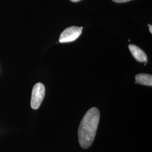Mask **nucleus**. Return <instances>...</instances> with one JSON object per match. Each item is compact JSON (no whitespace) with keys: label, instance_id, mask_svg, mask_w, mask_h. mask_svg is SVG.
Here are the masks:
<instances>
[{"label":"nucleus","instance_id":"0eeeda50","mask_svg":"<svg viewBox=\"0 0 152 152\" xmlns=\"http://www.w3.org/2000/svg\"><path fill=\"white\" fill-rule=\"evenodd\" d=\"M148 26L149 27V31H150V32L152 33V26L151 25H150V24H148Z\"/></svg>","mask_w":152,"mask_h":152},{"label":"nucleus","instance_id":"f257e3e1","mask_svg":"<svg viewBox=\"0 0 152 152\" xmlns=\"http://www.w3.org/2000/svg\"><path fill=\"white\" fill-rule=\"evenodd\" d=\"M99 120V110L95 107L89 109L83 117L78 131V141L82 148L87 149L92 145L96 136Z\"/></svg>","mask_w":152,"mask_h":152},{"label":"nucleus","instance_id":"39448f33","mask_svg":"<svg viewBox=\"0 0 152 152\" xmlns=\"http://www.w3.org/2000/svg\"><path fill=\"white\" fill-rule=\"evenodd\" d=\"M136 81L142 85L145 86H152V76L151 75L148 74H138L135 76Z\"/></svg>","mask_w":152,"mask_h":152},{"label":"nucleus","instance_id":"6e6552de","mask_svg":"<svg viewBox=\"0 0 152 152\" xmlns=\"http://www.w3.org/2000/svg\"><path fill=\"white\" fill-rule=\"evenodd\" d=\"M72 2H79L81 0H70Z\"/></svg>","mask_w":152,"mask_h":152},{"label":"nucleus","instance_id":"f03ea898","mask_svg":"<svg viewBox=\"0 0 152 152\" xmlns=\"http://www.w3.org/2000/svg\"><path fill=\"white\" fill-rule=\"evenodd\" d=\"M45 95V87L42 83H36L33 88L31 105L33 109H37L42 103Z\"/></svg>","mask_w":152,"mask_h":152},{"label":"nucleus","instance_id":"20e7f679","mask_svg":"<svg viewBox=\"0 0 152 152\" xmlns=\"http://www.w3.org/2000/svg\"><path fill=\"white\" fill-rule=\"evenodd\" d=\"M129 48L131 54L133 55L134 58L139 62H147V56L145 53L137 46L136 45L130 44L129 46Z\"/></svg>","mask_w":152,"mask_h":152},{"label":"nucleus","instance_id":"423d86ee","mask_svg":"<svg viewBox=\"0 0 152 152\" xmlns=\"http://www.w3.org/2000/svg\"><path fill=\"white\" fill-rule=\"evenodd\" d=\"M113 1H114L115 2L117 3H124V2H127L129 1H130L132 0H112Z\"/></svg>","mask_w":152,"mask_h":152},{"label":"nucleus","instance_id":"7ed1b4c3","mask_svg":"<svg viewBox=\"0 0 152 152\" xmlns=\"http://www.w3.org/2000/svg\"><path fill=\"white\" fill-rule=\"evenodd\" d=\"M82 29L76 26L67 28L61 33L59 37L60 43H67L73 42L81 34Z\"/></svg>","mask_w":152,"mask_h":152}]
</instances>
